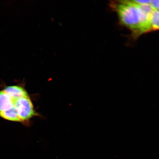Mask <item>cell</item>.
I'll return each instance as SVG.
<instances>
[{
    "label": "cell",
    "instance_id": "1",
    "mask_svg": "<svg viewBox=\"0 0 159 159\" xmlns=\"http://www.w3.org/2000/svg\"><path fill=\"white\" fill-rule=\"evenodd\" d=\"M121 22L134 32L142 34L138 7L131 1H121L114 5Z\"/></svg>",
    "mask_w": 159,
    "mask_h": 159
},
{
    "label": "cell",
    "instance_id": "2",
    "mask_svg": "<svg viewBox=\"0 0 159 159\" xmlns=\"http://www.w3.org/2000/svg\"><path fill=\"white\" fill-rule=\"evenodd\" d=\"M13 106L16 109L21 122L29 120L37 114L29 97L15 99L13 100Z\"/></svg>",
    "mask_w": 159,
    "mask_h": 159
},
{
    "label": "cell",
    "instance_id": "3",
    "mask_svg": "<svg viewBox=\"0 0 159 159\" xmlns=\"http://www.w3.org/2000/svg\"><path fill=\"white\" fill-rule=\"evenodd\" d=\"M3 91L13 100L21 97H29L26 91L21 86L16 85L9 86L6 88Z\"/></svg>",
    "mask_w": 159,
    "mask_h": 159
},
{
    "label": "cell",
    "instance_id": "4",
    "mask_svg": "<svg viewBox=\"0 0 159 159\" xmlns=\"http://www.w3.org/2000/svg\"><path fill=\"white\" fill-rule=\"evenodd\" d=\"M13 106V99L3 90L0 91V112L9 110Z\"/></svg>",
    "mask_w": 159,
    "mask_h": 159
},
{
    "label": "cell",
    "instance_id": "5",
    "mask_svg": "<svg viewBox=\"0 0 159 159\" xmlns=\"http://www.w3.org/2000/svg\"><path fill=\"white\" fill-rule=\"evenodd\" d=\"M0 116L10 121L21 122L16 109L14 106L9 110L0 112Z\"/></svg>",
    "mask_w": 159,
    "mask_h": 159
},
{
    "label": "cell",
    "instance_id": "6",
    "mask_svg": "<svg viewBox=\"0 0 159 159\" xmlns=\"http://www.w3.org/2000/svg\"><path fill=\"white\" fill-rule=\"evenodd\" d=\"M151 30H159V11L154 10L150 20Z\"/></svg>",
    "mask_w": 159,
    "mask_h": 159
},
{
    "label": "cell",
    "instance_id": "7",
    "mask_svg": "<svg viewBox=\"0 0 159 159\" xmlns=\"http://www.w3.org/2000/svg\"><path fill=\"white\" fill-rule=\"evenodd\" d=\"M139 5L150 4L152 3V1L150 0H145V1H139V0H134V1H131Z\"/></svg>",
    "mask_w": 159,
    "mask_h": 159
},
{
    "label": "cell",
    "instance_id": "8",
    "mask_svg": "<svg viewBox=\"0 0 159 159\" xmlns=\"http://www.w3.org/2000/svg\"><path fill=\"white\" fill-rule=\"evenodd\" d=\"M151 5L154 10L159 11V1H152Z\"/></svg>",
    "mask_w": 159,
    "mask_h": 159
}]
</instances>
